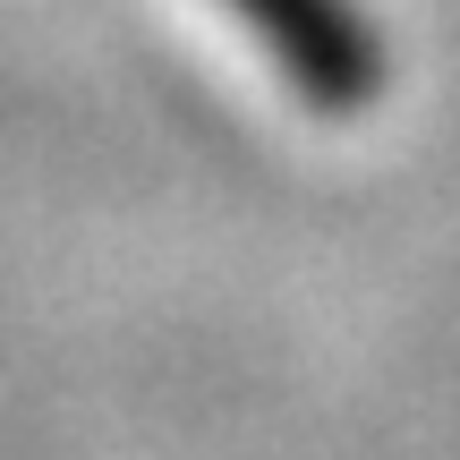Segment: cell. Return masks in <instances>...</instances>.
<instances>
[{
    "instance_id": "6da1fadb",
    "label": "cell",
    "mask_w": 460,
    "mask_h": 460,
    "mask_svg": "<svg viewBox=\"0 0 460 460\" xmlns=\"http://www.w3.org/2000/svg\"><path fill=\"white\" fill-rule=\"evenodd\" d=\"M222 9L256 34L273 77L290 85L307 111L358 119V111L384 102L393 60H384V34H376V17H367L358 0H222Z\"/></svg>"
}]
</instances>
